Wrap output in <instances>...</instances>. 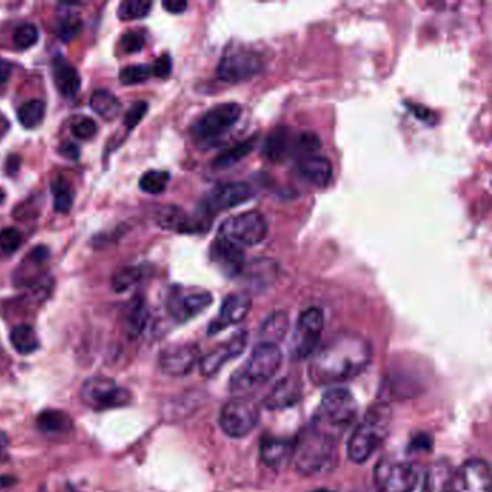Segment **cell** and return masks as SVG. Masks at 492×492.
I'll return each mask as SVG.
<instances>
[{"mask_svg": "<svg viewBox=\"0 0 492 492\" xmlns=\"http://www.w3.org/2000/svg\"><path fill=\"white\" fill-rule=\"evenodd\" d=\"M371 358L373 349L365 338L341 332L315 351L307 373L315 386H337L358 377Z\"/></svg>", "mask_w": 492, "mask_h": 492, "instance_id": "cell-1", "label": "cell"}, {"mask_svg": "<svg viewBox=\"0 0 492 492\" xmlns=\"http://www.w3.org/2000/svg\"><path fill=\"white\" fill-rule=\"evenodd\" d=\"M282 352L277 345L260 342L250 358L231 376L228 387L234 397H249L267 383L282 367Z\"/></svg>", "mask_w": 492, "mask_h": 492, "instance_id": "cell-2", "label": "cell"}, {"mask_svg": "<svg viewBox=\"0 0 492 492\" xmlns=\"http://www.w3.org/2000/svg\"><path fill=\"white\" fill-rule=\"evenodd\" d=\"M391 424V409L386 403H376L365 413L362 421L354 429L347 446L349 461L364 463L386 441Z\"/></svg>", "mask_w": 492, "mask_h": 492, "instance_id": "cell-3", "label": "cell"}, {"mask_svg": "<svg viewBox=\"0 0 492 492\" xmlns=\"http://www.w3.org/2000/svg\"><path fill=\"white\" fill-rule=\"evenodd\" d=\"M357 411L358 404L351 391L342 387L329 389L322 396L309 426L339 442L345 430L354 423Z\"/></svg>", "mask_w": 492, "mask_h": 492, "instance_id": "cell-4", "label": "cell"}, {"mask_svg": "<svg viewBox=\"0 0 492 492\" xmlns=\"http://www.w3.org/2000/svg\"><path fill=\"white\" fill-rule=\"evenodd\" d=\"M337 441L307 426L293 448L296 469L302 475H318L331 471L337 462Z\"/></svg>", "mask_w": 492, "mask_h": 492, "instance_id": "cell-5", "label": "cell"}, {"mask_svg": "<svg viewBox=\"0 0 492 492\" xmlns=\"http://www.w3.org/2000/svg\"><path fill=\"white\" fill-rule=\"evenodd\" d=\"M269 234V224L265 215L259 211H245L230 217L225 220L220 230L218 235L224 237L240 247H253L266 240Z\"/></svg>", "mask_w": 492, "mask_h": 492, "instance_id": "cell-6", "label": "cell"}, {"mask_svg": "<svg viewBox=\"0 0 492 492\" xmlns=\"http://www.w3.org/2000/svg\"><path fill=\"white\" fill-rule=\"evenodd\" d=\"M417 481L419 471L407 461L384 456L374 468V485L379 492H413Z\"/></svg>", "mask_w": 492, "mask_h": 492, "instance_id": "cell-7", "label": "cell"}, {"mask_svg": "<svg viewBox=\"0 0 492 492\" xmlns=\"http://www.w3.org/2000/svg\"><path fill=\"white\" fill-rule=\"evenodd\" d=\"M259 406L249 397H234L224 404L220 413V426L230 438H244L257 426Z\"/></svg>", "mask_w": 492, "mask_h": 492, "instance_id": "cell-8", "label": "cell"}, {"mask_svg": "<svg viewBox=\"0 0 492 492\" xmlns=\"http://www.w3.org/2000/svg\"><path fill=\"white\" fill-rule=\"evenodd\" d=\"M324 329V314L319 307H309L300 314L292 342L290 355L293 359H304L312 357L319 348L321 335Z\"/></svg>", "mask_w": 492, "mask_h": 492, "instance_id": "cell-9", "label": "cell"}, {"mask_svg": "<svg viewBox=\"0 0 492 492\" xmlns=\"http://www.w3.org/2000/svg\"><path fill=\"white\" fill-rule=\"evenodd\" d=\"M129 390L120 387L114 380L106 376H96L86 380L81 386V400L94 410H107L123 407L130 403Z\"/></svg>", "mask_w": 492, "mask_h": 492, "instance_id": "cell-10", "label": "cell"}, {"mask_svg": "<svg viewBox=\"0 0 492 492\" xmlns=\"http://www.w3.org/2000/svg\"><path fill=\"white\" fill-rule=\"evenodd\" d=\"M263 61L260 55L247 49L227 52L218 64L217 77L228 84L249 81L262 73Z\"/></svg>", "mask_w": 492, "mask_h": 492, "instance_id": "cell-11", "label": "cell"}, {"mask_svg": "<svg viewBox=\"0 0 492 492\" xmlns=\"http://www.w3.org/2000/svg\"><path fill=\"white\" fill-rule=\"evenodd\" d=\"M241 107L237 103H221L205 111L194 125L193 133L198 140H214L227 133L240 120Z\"/></svg>", "mask_w": 492, "mask_h": 492, "instance_id": "cell-12", "label": "cell"}, {"mask_svg": "<svg viewBox=\"0 0 492 492\" xmlns=\"http://www.w3.org/2000/svg\"><path fill=\"white\" fill-rule=\"evenodd\" d=\"M255 198V191L247 183L230 182L214 187L203 200L201 210L204 214L214 215L234 207L242 205Z\"/></svg>", "mask_w": 492, "mask_h": 492, "instance_id": "cell-13", "label": "cell"}, {"mask_svg": "<svg viewBox=\"0 0 492 492\" xmlns=\"http://www.w3.org/2000/svg\"><path fill=\"white\" fill-rule=\"evenodd\" d=\"M212 303V294L207 290H173L168 299V311L176 322H187L201 312Z\"/></svg>", "mask_w": 492, "mask_h": 492, "instance_id": "cell-14", "label": "cell"}, {"mask_svg": "<svg viewBox=\"0 0 492 492\" xmlns=\"http://www.w3.org/2000/svg\"><path fill=\"white\" fill-rule=\"evenodd\" d=\"M200 359V349L194 344H176L165 348L159 355L160 370L173 377L190 374Z\"/></svg>", "mask_w": 492, "mask_h": 492, "instance_id": "cell-15", "label": "cell"}, {"mask_svg": "<svg viewBox=\"0 0 492 492\" xmlns=\"http://www.w3.org/2000/svg\"><path fill=\"white\" fill-rule=\"evenodd\" d=\"M491 471L488 462L471 459L453 473L451 492H489Z\"/></svg>", "mask_w": 492, "mask_h": 492, "instance_id": "cell-16", "label": "cell"}, {"mask_svg": "<svg viewBox=\"0 0 492 492\" xmlns=\"http://www.w3.org/2000/svg\"><path fill=\"white\" fill-rule=\"evenodd\" d=\"M252 299L245 293H231L228 294L222 304L218 317L210 324L208 334L215 335L224 329L241 322L250 312Z\"/></svg>", "mask_w": 492, "mask_h": 492, "instance_id": "cell-17", "label": "cell"}, {"mask_svg": "<svg viewBox=\"0 0 492 492\" xmlns=\"http://www.w3.org/2000/svg\"><path fill=\"white\" fill-rule=\"evenodd\" d=\"M210 257L212 263L228 277L238 276L244 269V250L238 244L224 238L217 237L210 249Z\"/></svg>", "mask_w": 492, "mask_h": 492, "instance_id": "cell-18", "label": "cell"}, {"mask_svg": "<svg viewBox=\"0 0 492 492\" xmlns=\"http://www.w3.org/2000/svg\"><path fill=\"white\" fill-rule=\"evenodd\" d=\"M247 341H249V335L245 331L235 334L225 344L220 345L217 349H214L212 352H210L201 359V364H200L201 373L207 377L217 374L228 361L242 354L245 347H247Z\"/></svg>", "mask_w": 492, "mask_h": 492, "instance_id": "cell-19", "label": "cell"}, {"mask_svg": "<svg viewBox=\"0 0 492 492\" xmlns=\"http://www.w3.org/2000/svg\"><path fill=\"white\" fill-rule=\"evenodd\" d=\"M155 222L163 230H170L182 234L203 232L208 228L201 220L193 218L182 208L173 205L160 207L155 214Z\"/></svg>", "mask_w": 492, "mask_h": 492, "instance_id": "cell-20", "label": "cell"}, {"mask_svg": "<svg viewBox=\"0 0 492 492\" xmlns=\"http://www.w3.org/2000/svg\"><path fill=\"white\" fill-rule=\"evenodd\" d=\"M302 396V381L296 374L280 379L266 396L263 407L267 410H283L294 406Z\"/></svg>", "mask_w": 492, "mask_h": 492, "instance_id": "cell-21", "label": "cell"}, {"mask_svg": "<svg viewBox=\"0 0 492 492\" xmlns=\"http://www.w3.org/2000/svg\"><path fill=\"white\" fill-rule=\"evenodd\" d=\"M299 175L312 185L318 188H325L329 185L334 175L332 163L328 158L319 155H311L299 159L297 162Z\"/></svg>", "mask_w": 492, "mask_h": 492, "instance_id": "cell-22", "label": "cell"}, {"mask_svg": "<svg viewBox=\"0 0 492 492\" xmlns=\"http://www.w3.org/2000/svg\"><path fill=\"white\" fill-rule=\"evenodd\" d=\"M52 78L59 94L66 98H74L81 88L78 71L67 63L64 56H55L52 63Z\"/></svg>", "mask_w": 492, "mask_h": 492, "instance_id": "cell-23", "label": "cell"}, {"mask_svg": "<svg viewBox=\"0 0 492 492\" xmlns=\"http://www.w3.org/2000/svg\"><path fill=\"white\" fill-rule=\"evenodd\" d=\"M265 153L272 162L296 156V133L287 128L275 129L265 143Z\"/></svg>", "mask_w": 492, "mask_h": 492, "instance_id": "cell-24", "label": "cell"}, {"mask_svg": "<svg viewBox=\"0 0 492 492\" xmlns=\"http://www.w3.org/2000/svg\"><path fill=\"white\" fill-rule=\"evenodd\" d=\"M293 448L294 445L290 441L263 436L260 441V458L270 468H280L293 455Z\"/></svg>", "mask_w": 492, "mask_h": 492, "instance_id": "cell-25", "label": "cell"}, {"mask_svg": "<svg viewBox=\"0 0 492 492\" xmlns=\"http://www.w3.org/2000/svg\"><path fill=\"white\" fill-rule=\"evenodd\" d=\"M455 469L448 461H439L424 475L421 492H451Z\"/></svg>", "mask_w": 492, "mask_h": 492, "instance_id": "cell-26", "label": "cell"}, {"mask_svg": "<svg viewBox=\"0 0 492 492\" xmlns=\"http://www.w3.org/2000/svg\"><path fill=\"white\" fill-rule=\"evenodd\" d=\"M36 424L41 432L49 435L68 434L73 429V419L61 410H43L36 419Z\"/></svg>", "mask_w": 492, "mask_h": 492, "instance_id": "cell-27", "label": "cell"}, {"mask_svg": "<svg viewBox=\"0 0 492 492\" xmlns=\"http://www.w3.org/2000/svg\"><path fill=\"white\" fill-rule=\"evenodd\" d=\"M256 148V139H247L244 142H240L231 148H228L227 150L221 152L212 162V166L215 169H228L234 165H237L238 162H241L242 159L247 158Z\"/></svg>", "mask_w": 492, "mask_h": 492, "instance_id": "cell-28", "label": "cell"}, {"mask_svg": "<svg viewBox=\"0 0 492 492\" xmlns=\"http://www.w3.org/2000/svg\"><path fill=\"white\" fill-rule=\"evenodd\" d=\"M289 328V317L285 312H275L266 318V321L260 327V337L262 342H269L277 345L287 332Z\"/></svg>", "mask_w": 492, "mask_h": 492, "instance_id": "cell-29", "label": "cell"}, {"mask_svg": "<svg viewBox=\"0 0 492 492\" xmlns=\"http://www.w3.org/2000/svg\"><path fill=\"white\" fill-rule=\"evenodd\" d=\"M148 322V307L143 297L136 296L129 306L126 317V331L130 338H138Z\"/></svg>", "mask_w": 492, "mask_h": 492, "instance_id": "cell-30", "label": "cell"}, {"mask_svg": "<svg viewBox=\"0 0 492 492\" xmlns=\"http://www.w3.org/2000/svg\"><path fill=\"white\" fill-rule=\"evenodd\" d=\"M11 342L16 352L29 355L39 348V338L31 325H18L11 332Z\"/></svg>", "mask_w": 492, "mask_h": 492, "instance_id": "cell-31", "label": "cell"}, {"mask_svg": "<svg viewBox=\"0 0 492 492\" xmlns=\"http://www.w3.org/2000/svg\"><path fill=\"white\" fill-rule=\"evenodd\" d=\"M51 193L53 195V210L59 214H67L74 204V191L70 182L64 178H55L51 182Z\"/></svg>", "mask_w": 492, "mask_h": 492, "instance_id": "cell-32", "label": "cell"}, {"mask_svg": "<svg viewBox=\"0 0 492 492\" xmlns=\"http://www.w3.org/2000/svg\"><path fill=\"white\" fill-rule=\"evenodd\" d=\"M90 106L94 110V113H97L100 117L106 120L116 118L121 110V104L117 100V97H114L110 91L106 90L94 91L90 98Z\"/></svg>", "mask_w": 492, "mask_h": 492, "instance_id": "cell-33", "label": "cell"}, {"mask_svg": "<svg viewBox=\"0 0 492 492\" xmlns=\"http://www.w3.org/2000/svg\"><path fill=\"white\" fill-rule=\"evenodd\" d=\"M45 117V103L41 100H28L18 108V120L25 129L38 128Z\"/></svg>", "mask_w": 492, "mask_h": 492, "instance_id": "cell-34", "label": "cell"}, {"mask_svg": "<svg viewBox=\"0 0 492 492\" xmlns=\"http://www.w3.org/2000/svg\"><path fill=\"white\" fill-rule=\"evenodd\" d=\"M169 179L170 176L165 170H149L140 178L139 187L146 194L159 195L166 190Z\"/></svg>", "mask_w": 492, "mask_h": 492, "instance_id": "cell-35", "label": "cell"}, {"mask_svg": "<svg viewBox=\"0 0 492 492\" xmlns=\"http://www.w3.org/2000/svg\"><path fill=\"white\" fill-rule=\"evenodd\" d=\"M150 9L152 2H148V0H126V2L120 4L117 15L121 21H136L146 18Z\"/></svg>", "mask_w": 492, "mask_h": 492, "instance_id": "cell-36", "label": "cell"}, {"mask_svg": "<svg viewBox=\"0 0 492 492\" xmlns=\"http://www.w3.org/2000/svg\"><path fill=\"white\" fill-rule=\"evenodd\" d=\"M140 270L138 267H125L118 270L113 276V289L117 293H123L133 287L139 280H140Z\"/></svg>", "mask_w": 492, "mask_h": 492, "instance_id": "cell-37", "label": "cell"}, {"mask_svg": "<svg viewBox=\"0 0 492 492\" xmlns=\"http://www.w3.org/2000/svg\"><path fill=\"white\" fill-rule=\"evenodd\" d=\"M152 76V68L149 66H129L120 71V81L125 86H135L146 81Z\"/></svg>", "mask_w": 492, "mask_h": 492, "instance_id": "cell-38", "label": "cell"}, {"mask_svg": "<svg viewBox=\"0 0 492 492\" xmlns=\"http://www.w3.org/2000/svg\"><path fill=\"white\" fill-rule=\"evenodd\" d=\"M39 39V31L32 24H24L16 28L14 34V43L19 49H28L35 45Z\"/></svg>", "mask_w": 492, "mask_h": 492, "instance_id": "cell-39", "label": "cell"}, {"mask_svg": "<svg viewBox=\"0 0 492 492\" xmlns=\"http://www.w3.org/2000/svg\"><path fill=\"white\" fill-rule=\"evenodd\" d=\"M22 244V234L14 227L0 230V250L6 255L15 253Z\"/></svg>", "mask_w": 492, "mask_h": 492, "instance_id": "cell-40", "label": "cell"}, {"mask_svg": "<svg viewBox=\"0 0 492 492\" xmlns=\"http://www.w3.org/2000/svg\"><path fill=\"white\" fill-rule=\"evenodd\" d=\"M81 21L76 16H70L64 21H61V24L58 25V38L64 42H71L74 41L80 32H81Z\"/></svg>", "mask_w": 492, "mask_h": 492, "instance_id": "cell-41", "label": "cell"}, {"mask_svg": "<svg viewBox=\"0 0 492 492\" xmlns=\"http://www.w3.org/2000/svg\"><path fill=\"white\" fill-rule=\"evenodd\" d=\"M71 133L77 139H90L97 133L96 121L90 117H80L73 123Z\"/></svg>", "mask_w": 492, "mask_h": 492, "instance_id": "cell-42", "label": "cell"}, {"mask_svg": "<svg viewBox=\"0 0 492 492\" xmlns=\"http://www.w3.org/2000/svg\"><path fill=\"white\" fill-rule=\"evenodd\" d=\"M146 113H148V103L146 101L135 103L125 116V121H123L125 123V128H128L129 130H133L143 120Z\"/></svg>", "mask_w": 492, "mask_h": 492, "instance_id": "cell-43", "label": "cell"}, {"mask_svg": "<svg viewBox=\"0 0 492 492\" xmlns=\"http://www.w3.org/2000/svg\"><path fill=\"white\" fill-rule=\"evenodd\" d=\"M120 45L123 48V51L128 52V53H136L139 51L143 49L145 46V36L140 32L136 31H129L125 35L121 36Z\"/></svg>", "mask_w": 492, "mask_h": 492, "instance_id": "cell-44", "label": "cell"}, {"mask_svg": "<svg viewBox=\"0 0 492 492\" xmlns=\"http://www.w3.org/2000/svg\"><path fill=\"white\" fill-rule=\"evenodd\" d=\"M152 68V74L158 78H168L172 73V59L169 55H162L159 56L156 61H155V64Z\"/></svg>", "mask_w": 492, "mask_h": 492, "instance_id": "cell-45", "label": "cell"}, {"mask_svg": "<svg viewBox=\"0 0 492 492\" xmlns=\"http://www.w3.org/2000/svg\"><path fill=\"white\" fill-rule=\"evenodd\" d=\"M406 106H407V107L410 108V111H413V114H414L419 120H421L423 123H427V125H434V123L436 121L435 113H434V111H430L427 107L419 106V104H414V103H407Z\"/></svg>", "mask_w": 492, "mask_h": 492, "instance_id": "cell-46", "label": "cell"}, {"mask_svg": "<svg viewBox=\"0 0 492 492\" xmlns=\"http://www.w3.org/2000/svg\"><path fill=\"white\" fill-rule=\"evenodd\" d=\"M432 449V438L426 434H420L414 436L409 445L410 452H426Z\"/></svg>", "mask_w": 492, "mask_h": 492, "instance_id": "cell-47", "label": "cell"}, {"mask_svg": "<svg viewBox=\"0 0 492 492\" xmlns=\"http://www.w3.org/2000/svg\"><path fill=\"white\" fill-rule=\"evenodd\" d=\"M162 6L166 12L172 15H179L188 9V2H185V0H165Z\"/></svg>", "mask_w": 492, "mask_h": 492, "instance_id": "cell-48", "label": "cell"}, {"mask_svg": "<svg viewBox=\"0 0 492 492\" xmlns=\"http://www.w3.org/2000/svg\"><path fill=\"white\" fill-rule=\"evenodd\" d=\"M58 152L63 155L66 159H70V160H77L80 158V149L77 145L71 143V142H67V143H63L59 146Z\"/></svg>", "mask_w": 492, "mask_h": 492, "instance_id": "cell-49", "label": "cell"}, {"mask_svg": "<svg viewBox=\"0 0 492 492\" xmlns=\"http://www.w3.org/2000/svg\"><path fill=\"white\" fill-rule=\"evenodd\" d=\"M14 73V66L9 63L8 59L0 58V86L5 84Z\"/></svg>", "mask_w": 492, "mask_h": 492, "instance_id": "cell-50", "label": "cell"}, {"mask_svg": "<svg viewBox=\"0 0 492 492\" xmlns=\"http://www.w3.org/2000/svg\"><path fill=\"white\" fill-rule=\"evenodd\" d=\"M21 168V158L18 155H12L6 160V172L9 175H15Z\"/></svg>", "mask_w": 492, "mask_h": 492, "instance_id": "cell-51", "label": "cell"}, {"mask_svg": "<svg viewBox=\"0 0 492 492\" xmlns=\"http://www.w3.org/2000/svg\"><path fill=\"white\" fill-rule=\"evenodd\" d=\"M12 483H15V478H14V476H9V475L0 476V489H2V488H8V486H11Z\"/></svg>", "mask_w": 492, "mask_h": 492, "instance_id": "cell-52", "label": "cell"}, {"mask_svg": "<svg viewBox=\"0 0 492 492\" xmlns=\"http://www.w3.org/2000/svg\"><path fill=\"white\" fill-rule=\"evenodd\" d=\"M6 448H8V436L5 432H0V455L5 452Z\"/></svg>", "mask_w": 492, "mask_h": 492, "instance_id": "cell-53", "label": "cell"}, {"mask_svg": "<svg viewBox=\"0 0 492 492\" xmlns=\"http://www.w3.org/2000/svg\"><path fill=\"white\" fill-rule=\"evenodd\" d=\"M4 200H5V194H4V191H2V190H0V204L4 203Z\"/></svg>", "mask_w": 492, "mask_h": 492, "instance_id": "cell-54", "label": "cell"}, {"mask_svg": "<svg viewBox=\"0 0 492 492\" xmlns=\"http://www.w3.org/2000/svg\"><path fill=\"white\" fill-rule=\"evenodd\" d=\"M315 492H334V491H329V489H324V488H321V489H317Z\"/></svg>", "mask_w": 492, "mask_h": 492, "instance_id": "cell-55", "label": "cell"}]
</instances>
